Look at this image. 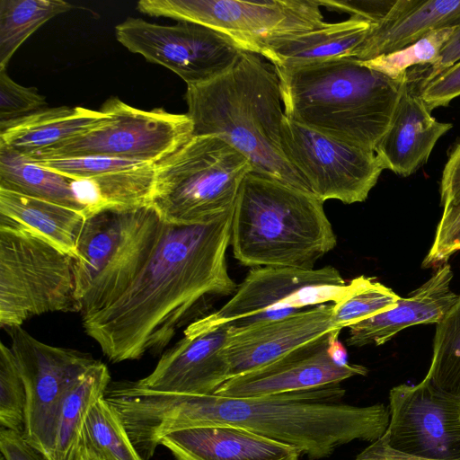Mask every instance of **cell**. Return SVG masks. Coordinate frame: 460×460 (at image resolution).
Listing matches in <instances>:
<instances>
[{
    "label": "cell",
    "instance_id": "d590c367",
    "mask_svg": "<svg viewBox=\"0 0 460 460\" xmlns=\"http://www.w3.org/2000/svg\"><path fill=\"white\" fill-rule=\"evenodd\" d=\"M45 97L35 87H24L13 81L5 69H0V125L25 118L42 109Z\"/></svg>",
    "mask_w": 460,
    "mask_h": 460
},
{
    "label": "cell",
    "instance_id": "8fae6325",
    "mask_svg": "<svg viewBox=\"0 0 460 460\" xmlns=\"http://www.w3.org/2000/svg\"><path fill=\"white\" fill-rule=\"evenodd\" d=\"M318 0H141L147 15L198 23L254 53L268 40L314 29L324 22Z\"/></svg>",
    "mask_w": 460,
    "mask_h": 460
},
{
    "label": "cell",
    "instance_id": "e0dca14e",
    "mask_svg": "<svg viewBox=\"0 0 460 460\" xmlns=\"http://www.w3.org/2000/svg\"><path fill=\"white\" fill-rule=\"evenodd\" d=\"M333 332L262 367L231 377L215 394L259 397L340 385L352 376H366L364 366H340L332 359L328 347Z\"/></svg>",
    "mask_w": 460,
    "mask_h": 460
},
{
    "label": "cell",
    "instance_id": "7402d4cb",
    "mask_svg": "<svg viewBox=\"0 0 460 460\" xmlns=\"http://www.w3.org/2000/svg\"><path fill=\"white\" fill-rule=\"evenodd\" d=\"M460 25V0H395L351 58L367 61L401 50L429 32Z\"/></svg>",
    "mask_w": 460,
    "mask_h": 460
},
{
    "label": "cell",
    "instance_id": "52a82bcc",
    "mask_svg": "<svg viewBox=\"0 0 460 460\" xmlns=\"http://www.w3.org/2000/svg\"><path fill=\"white\" fill-rule=\"evenodd\" d=\"M250 162L217 136H192L155 164L151 205L165 224L188 226L234 208Z\"/></svg>",
    "mask_w": 460,
    "mask_h": 460
},
{
    "label": "cell",
    "instance_id": "ab89813d",
    "mask_svg": "<svg viewBox=\"0 0 460 460\" xmlns=\"http://www.w3.org/2000/svg\"><path fill=\"white\" fill-rule=\"evenodd\" d=\"M443 212L460 207V141L451 150L440 181Z\"/></svg>",
    "mask_w": 460,
    "mask_h": 460
},
{
    "label": "cell",
    "instance_id": "f6af8a7d",
    "mask_svg": "<svg viewBox=\"0 0 460 460\" xmlns=\"http://www.w3.org/2000/svg\"><path fill=\"white\" fill-rule=\"evenodd\" d=\"M74 460H102L93 453L84 448L83 447H78L76 454L75 456Z\"/></svg>",
    "mask_w": 460,
    "mask_h": 460
},
{
    "label": "cell",
    "instance_id": "44dd1931",
    "mask_svg": "<svg viewBox=\"0 0 460 460\" xmlns=\"http://www.w3.org/2000/svg\"><path fill=\"white\" fill-rule=\"evenodd\" d=\"M160 444L175 460H298L292 446L228 425H208L176 430Z\"/></svg>",
    "mask_w": 460,
    "mask_h": 460
},
{
    "label": "cell",
    "instance_id": "7bdbcfd3",
    "mask_svg": "<svg viewBox=\"0 0 460 460\" xmlns=\"http://www.w3.org/2000/svg\"><path fill=\"white\" fill-rule=\"evenodd\" d=\"M341 330L334 331L332 333L328 353L332 359L340 366H346L348 362V353L343 344L339 341V333Z\"/></svg>",
    "mask_w": 460,
    "mask_h": 460
},
{
    "label": "cell",
    "instance_id": "4316f807",
    "mask_svg": "<svg viewBox=\"0 0 460 460\" xmlns=\"http://www.w3.org/2000/svg\"><path fill=\"white\" fill-rule=\"evenodd\" d=\"M110 381L107 366L97 360L70 388L58 415L49 460H74L86 416L92 406L104 396Z\"/></svg>",
    "mask_w": 460,
    "mask_h": 460
},
{
    "label": "cell",
    "instance_id": "603a6c76",
    "mask_svg": "<svg viewBox=\"0 0 460 460\" xmlns=\"http://www.w3.org/2000/svg\"><path fill=\"white\" fill-rule=\"evenodd\" d=\"M373 23L352 16L339 22L323 24L298 33L260 44L254 53L273 66L292 67L332 58H351L369 34Z\"/></svg>",
    "mask_w": 460,
    "mask_h": 460
},
{
    "label": "cell",
    "instance_id": "1f68e13d",
    "mask_svg": "<svg viewBox=\"0 0 460 460\" xmlns=\"http://www.w3.org/2000/svg\"><path fill=\"white\" fill-rule=\"evenodd\" d=\"M399 296L373 277L358 276L347 284L344 295L333 303L332 319L342 330L395 307Z\"/></svg>",
    "mask_w": 460,
    "mask_h": 460
},
{
    "label": "cell",
    "instance_id": "f1b7e54d",
    "mask_svg": "<svg viewBox=\"0 0 460 460\" xmlns=\"http://www.w3.org/2000/svg\"><path fill=\"white\" fill-rule=\"evenodd\" d=\"M74 6L62 0L0 1V69L41 25Z\"/></svg>",
    "mask_w": 460,
    "mask_h": 460
},
{
    "label": "cell",
    "instance_id": "4dcf8cb0",
    "mask_svg": "<svg viewBox=\"0 0 460 460\" xmlns=\"http://www.w3.org/2000/svg\"><path fill=\"white\" fill-rule=\"evenodd\" d=\"M425 377L439 390L460 399V296L437 323L432 359Z\"/></svg>",
    "mask_w": 460,
    "mask_h": 460
},
{
    "label": "cell",
    "instance_id": "b9f144b4",
    "mask_svg": "<svg viewBox=\"0 0 460 460\" xmlns=\"http://www.w3.org/2000/svg\"><path fill=\"white\" fill-rule=\"evenodd\" d=\"M460 60V25L442 49L437 61L424 66V82H429Z\"/></svg>",
    "mask_w": 460,
    "mask_h": 460
},
{
    "label": "cell",
    "instance_id": "7a4b0ae2",
    "mask_svg": "<svg viewBox=\"0 0 460 460\" xmlns=\"http://www.w3.org/2000/svg\"><path fill=\"white\" fill-rule=\"evenodd\" d=\"M234 209L188 226L164 223L147 262L109 305L82 316L85 333L113 363L159 354L208 296L237 286L226 264Z\"/></svg>",
    "mask_w": 460,
    "mask_h": 460
},
{
    "label": "cell",
    "instance_id": "6da1fadb",
    "mask_svg": "<svg viewBox=\"0 0 460 460\" xmlns=\"http://www.w3.org/2000/svg\"><path fill=\"white\" fill-rule=\"evenodd\" d=\"M340 385L259 397L161 393L125 382L112 404L137 451L150 460L165 435L184 429L228 425L298 448L311 460L332 456L355 440L375 442L390 421L384 403H341Z\"/></svg>",
    "mask_w": 460,
    "mask_h": 460
},
{
    "label": "cell",
    "instance_id": "bcb514c9",
    "mask_svg": "<svg viewBox=\"0 0 460 460\" xmlns=\"http://www.w3.org/2000/svg\"><path fill=\"white\" fill-rule=\"evenodd\" d=\"M0 460H5L4 456L1 454V459Z\"/></svg>",
    "mask_w": 460,
    "mask_h": 460
},
{
    "label": "cell",
    "instance_id": "83f0119b",
    "mask_svg": "<svg viewBox=\"0 0 460 460\" xmlns=\"http://www.w3.org/2000/svg\"><path fill=\"white\" fill-rule=\"evenodd\" d=\"M0 189L54 202L83 213L73 194L71 179L29 161L1 142Z\"/></svg>",
    "mask_w": 460,
    "mask_h": 460
},
{
    "label": "cell",
    "instance_id": "ee69618b",
    "mask_svg": "<svg viewBox=\"0 0 460 460\" xmlns=\"http://www.w3.org/2000/svg\"><path fill=\"white\" fill-rule=\"evenodd\" d=\"M457 251H460V230L455 235L447 250L446 261H447L450 256L453 255Z\"/></svg>",
    "mask_w": 460,
    "mask_h": 460
},
{
    "label": "cell",
    "instance_id": "836d02e7",
    "mask_svg": "<svg viewBox=\"0 0 460 460\" xmlns=\"http://www.w3.org/2000/svg\"><path fill=\"white\" fill-rule=\"evenodd\" d=\"M456 27L433 31L401 50L362 62L391 78H402L411 67L434 64Z\"/></svg>",
    "mask_w": 460,
    "mask_h": 460
},
{
    "label": "cell",
    "instance_id": "484cf974",
    "mask_svg": "<svg viewBox=\"0 0 460 460\" xmlns=\"http://www.w3.org/2000/svg\"><path fill=\"white\" fill-rule=\"evenodd\" d=\"M155 164L71 180L75 200L85 218L111 209H133L151 205Z\"/></svg>",
    "mask_w": 460,
    "mask_h": 460
},
{
    "label": "cell",
    "instance_id": "8992f818",
    "mask_svg": "<svg viewBox=\"0 0 460 460\" xmlns=\"http://www.w3.org/2000/svg\"><path fill=\"white\" fill-rule=\"evenodd\" d=\"M164 227L152 205L104 210L85 218L75 258L81 315L109 305L124 293L147 262Z\"/></svg>",
    "mask_w": 460,
    "mask_h": 460
},
{
    "label": "cell",
    "instance_id": "f35d334b",
    "mask_svg": "<svg viewBox=\"0 0 460 460\" xmlns=\"http://www.w3.org/2000/svg\"><path fill=\"white\" fill-rule=\"evenodd\" d=\"M319 3L320 5L326 8L347 12L352 16H357L373 24H376L387 15L395 0H324L319 1Z\"/></svg>",
    "mask_w": 460,
    "mask_h": 460
},
{
    "label": "cell",
    "instance_id": "4fadbf2b",
    "mask_svg": "<svg viewBox=\"0 0 460 460\" xmlns=\"http://www.w3.org/2000/svg\"><path fill=\"white\" fill-rule=\"evenodd\" d=\"M281 147L311 192L323 202H363L385 170L375 151L332 138L286 116L281 122Z\"/></svg>",
    "mask_w": 460,
    "mask_h": 460
},
{
    "label": "cell",
    "instance_id": "5b68a950",
    "mask_svg": "<svg viewBox=\"0 0 460 460\" xmlns=\"http://www.w3.org/2000/svg\"><path fill=\"white\" fill-rule=\"evenodd\" d=\"M323 203L310 192L250 172L234 208V257L247 267L314 269L337 243Z\"/></svg>",
    "mask_w": 460,
    "mask_h": 460
},
{
    "label": "cell",
    "instance_id": "ffe728a7",
    "mask_svg": "<svg viewBox=\"0 0 460 460\" xmlns=\"http://www.w3.org/2000/svg\"><path fill=\"white\" fill-rule=\"evenodd\" d=\"M452 279L451 266L448 263L441 265L429 279L407 297H400L394 308L349 326L347 345L380 346L407 327L439 323L458 296L450 288Z\"/></svg>",
    "mask_w": 460,
    "mask_h": 460
},
{
    "label": "cell",
    "instance_id": "30bf717a",
    "mask_svg": "<svg viewBox=\"0 0 460 460\" xmlns=\"http://www.w3.org/2000/svg\"><path fill=\"white\" fill-rule=\"evenodd\" d=\"M390 421L382 438L360 454L369 458L460 460V399L424 377L389 392Z\"/></svg>",
    "mask_w": 460,
    "mask_h": 460
},
{
    "label": "cell",
    "instance_id": "74e56055",
    "mask_svg": "<svg viewBox=\"0 0 460 460\" xmlns=\"http://www.w3.org/2000/svg\"><path fill=\"white\" fill-rule=\"evenodd\" d=\"M460 230V207L443 212L438 224L433 243L422 261V268H438L447 263V250Z\"/></svg>",
    "mask_w": 460,
    "mask_h": 460
},
{
    "label": "cell",
    "instance_id": "d6986e66",
    "mask_svg": "<svg viewBox=\"0 0 460 460\" xmlns=\"http://www.w3.org/2000/svg\"><path fill=\"white\" fill-rule=\"evenodd\" d=\"M424 73L407 70L387 131L375 148L385 169L407 177L426 164L453 125L438 121L422 98Z\"/></svg>",
    "mask_w": 460,
    "mask_h": 460
},
{
    "label": "cell",
    "instance_id": "ba28073f",
    "mask_svg": "<svg viewBox=\"0 0 460 460\" xmlns=\"http://www.w3.org/2000/svg\"><path fill=\"white\" fill-rule=\"evenodd\" d=\"M54 312L81 313L75 258L0 215V326Z\"/></svg>",
    "mask_w": 460,
    "mask_h": 460
},
{
    "label": "cell",
    "instance_id": "8d00e7d4",
    "mask_svg": "<svg viewBox=\"0 0 460 460\" xmlns=\"http://www.w3.org/2000/svg\"><path fill=\"white\" fill-rule=\"evenodd\" d=\"M422 98L430 111L445 107L460 96V61L429 82H424Z\"/></svg>",
    "mask_w": 460,
    "mask_h": 460
},
{
    "label": "cell",
    "instance_id": "7c38bea8",
    "mask_svg": "<svg viewBox=\"0 0 460 460\" xmlns=\"http://www.w3.org/2000/svg\"><path fill=\"white\" fill-rule=\"evenodd\" d=\"M347 283L337 269L263 266L251 270L233 296L205 318L239 329L279 319L303 308L338 301Z\"/></svg>",
    "mask_w": 460,
    "mask_h": 460
},
{
    "label": "cell",
    "instance_id": "cb8c5ba5",
    "mask_svg": "<svg viewBox=\"0 0 460 460\" xmlns=\"http://www.w3.org/2000/svg\"><path fill=\"white\" fill-rule=\"evenodd\" d=\"M108 115L84 107L42 109L18 120L0 125V142L28 156L88 131Z\"/></svg>",
    "mask_w": 460,
    "mask_h": 460
},
{
    "label": "cell",
    "instance_id": "d6a6232c",
    "mask_svg": "<svg viewBox=\"0 0 460 460\" xmlns=\"http://www.w3.org/2000/svg\"><path fill=\"white\" fill-rule=\"evenodd\" d=\"M0 424L24 437L27 424V392L10 347L0 342Z\"/></svg>",
    "mask_w": 460,
    "mask_h": 460
},
{
    "label": "cell",
    "instance_id": "f546056e",
    "mask_svg": "<svg viewBox=\"0 0 460 460\" xmlns=\"http://www.w3.org/2000/svg\"><path fill=\"white\" fill-rule=\"evenodd\" d=\"M78 447H83L102 460H144L117 410L104 396L90 409Z\"/></svg>",
    "mask_w": 460,
    "mask_h": 460
},
{
    "label": "cell",
    "instance_id": "e575fe53",
    "mask_svg": "<svg viewBox=\"0 0 460 460\" xmlns=\"http://www.w3.org/2000/svg\"><path fill=\"white\" fill-rule=\"evenodd\" d=\"M26 159L71 180L88 179L106 172L135 169L150 164L105 156Z\"/></svg>",
    "mask_w": 460,
    "mask_h": 460
},
{
    "label": "cell",
    "instance_id": "3957f363",
    "mask_svg": "<svg viewBox=\"0 0 460 460\" xmlns=\"http://www.w3.org/2000/svg\"><path fill=\"white\" fill-rule=\"evenodd\" d=\"M185 99L193 136H217L247 158L252 172L312 193L282 151L285 114L273 65L243 51L224 74L187 85Z\"/></svg>",
    "mask_w": 460,
    "mask_h": 460
},
{
    "label": "cell",
    "instance_id": "9a60e30c",
    "mask_svg": "<svg viewBox=\"0 0 460 460\" xmlns=\"http://www.w3.org/2000/svg\"><path fill=\"white\" fill-rule=\"evenodd\" d=\"M6 332L27 392L23 438L49 460L61 404L74 384L97 360L76 349L46 344L22 326Z\"/></svg>",
    "mask_w": 460,
    "mask_h": 460
},
{
    "label": "cell",
    "instance_id": "ac0fdd59",
    "mask_svg": "<svg viewBox=\"0 0 460 460\" xmlns=\"http://www.w3.org/2000/svg\"><path fill=\"white\" fill-rule=\"evenodd\" d=\"M332 313L333 303H327L279 319L239 329L230 328L224 349L230 378L262 367L329 332L341 330L333 322Z\"/></svg>",
    "mask_w": 460,
    "mask_h": 460
},
{
    "label": "cell",
    "instance_id": "60d3db41",
    "mask_svg": "<svg viewBox=\"0 0 460 460\" xmlns=\"http://www.w3.org/2000/svg\"><path fill=\"white\" fill-rule=\"evenodd\" d=\"M0 451L5 460H47L21 435L1 427Z\"/></svg>",
    "mask_w": 460,
    "mask_h": 460
},
{
    "label": "cell",
    "instance_id": "2e32d148",
    "mask_svg": "<svg viewBox=\"0 0 460 460\" xmlns=\"http://www.w3.org/2000/svg\"><path fill=\"white\" fill-rule=\"evenodd\" d=\"M230 332L205 316L188 325L183 337L164 352L154 370L133 382L137 387L171 394H214L230 378L224 353Z\"/></svg>",
    "mask_w": 460,
    "mask_h": 460
},
{
    "label": "cell",
    "instance_id": "d4e9b609",
    "mask_svg": "<svg viewBox=\"0 0 460 460\" xmlns=\"http://www.w3.org/2000/svg\"><path fill=\"white\" fill-rule=\"evenodd\" d=\"M0 215L76 257L85 217L75 209L0 189Z\"/></svg>",
    "mask_w": 460,
    "mask_h": 460
},
{
    "label": "cell",
    "instance_id": "5bb4252c",
    "mask_svg": "<svg viewBox=\"0 0 460 460\" xmlns=\"http://www.w3.org/2000/svg\"><path fill=\"white\" fill-rule=\"evenodd\" d=\"M115 34L130 52L167 67L187 85L224 74L244 51L223 33L186 21L169 26L128 17L115 27Z\"/></svg>",
    "mask_w": 460,
    "mask_h": 460
},
{
    "label": "cell",
    "instance_id": "277c9868",
    "mask_svg": "<svg viewBox=\"0 0 460 460\" xmlns=\"http://www.w3.org/2000/svg\"><path fill=\"white\" fill-rule=\"evenodd\" d=\"M274 67L288 119L370 151L388 129L405 76L391 78L349 57Z\"/></svg>",
    "mask_w": 460,
    "mask_h": 460
},
{
    "label": "cell",
    "instance_id": "9c48e42d",
    "mask_svg": "<svg viewBox=\"0 0 460 460\" xmlns=\"http://www.w3.org/2000/svg\"><path fill=\"white\" fill-rule=\"evenodd\" d=\"M101 111L108 118L99 126L25 157L105 156L157 164L193 136L187 114L144 111L117 97L107 100Z\"/></svg>",
    "mask_w": 460,
    "mask_h": 460
}]
</instances>
